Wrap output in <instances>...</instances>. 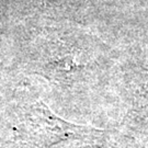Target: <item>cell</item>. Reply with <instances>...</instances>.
I'll return each instance as SVG.
<instances>
[{"instance_id": "cell-1", "label": "cell", "mask_w": 148, "mask_h": 148, "mask_svg": "<svg viewBox=\"0 0 148 148\" xmlns=\"http://www.w3.org/2000/svg\"><path fill=\"white\" fill-rule=\"evenodd\" d=\"M69 145H63L57 147L52 148H108L106 143L100 139L99 132L95 134L89 135H81L78 138L73 139V137H69Z\"/></svg>"}]
</instances>
